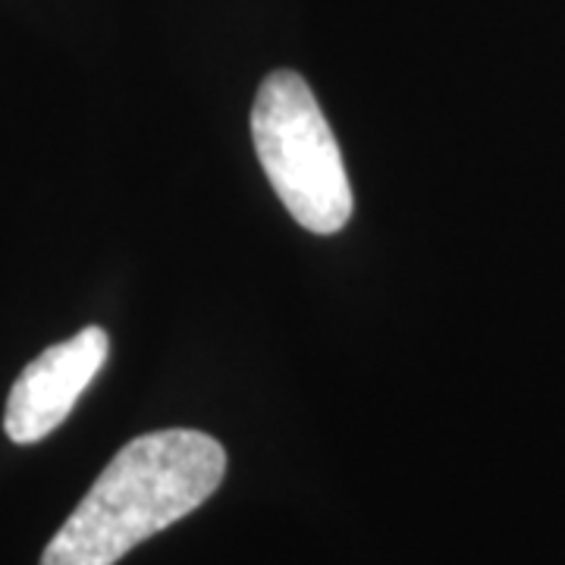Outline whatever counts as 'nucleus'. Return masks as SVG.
<instances>
[{"label":"nucleus","instance_id":"nucleus-1","mask_svg":"<svg viewBox=\"0 0 565 565\" xmlns=\"http://www.w3.org/2000/svg\"><path fill=\"white\" fill-rule=\"evenodd\" d=\"M226 452L202 430L170 427L122 446L44 546L41 565H117L195 512L223 484Z\"/></svg>","mask_w":565,"mask_h":565},{"label":"nucleus","instance_id":"nucleus-2","mask_svg":"<svg viewBox=\"0 0 565 565\" xmlns=\"http://www.w3.org/2000/svg\"><path fill=\"white\" fill-rule=\"evenodd\" d=\"M252 139L274 192L308 233L333 236L352 221L355 195L343 151L308 82L277 70L252 107Z\"/></svg>","mask_w":565,"mask_h":565},{"label":"nucleus","instance_id":"nucleus-3","mask_svg":"<svg viewBox=\"0 0 565 565\" xmlns=\"http://www.w3.org/2000/svg\"><path fill=\"white\" fill-rule=\"evenodd\" d=\"M110 340L102 327H85L76 337L44 349L35 362L25 364L10 390L3 430L13 444H39L54 434L79 403L88 384L107 362Z\"/></svg>","mask_w":565,"mask_h":565}]
</instances>
